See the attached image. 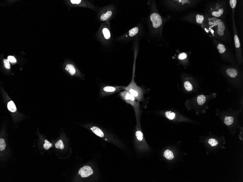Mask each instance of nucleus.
<instances>
[{
    "mask_svg": "<svg viewBox=\"0 0 243 182\" xmlns=\"http://www.w3.org/2000/svg\"><path fill=\"white\" fill-rule=\"evenodd\" d=\"M184 85L185 88L188 91H190L193 89V86L189 81H185L184 83Z\"/></svg>",
    "mask_w": 243,
    "mask_h": 182,
    "instance_id": "4be33fe9",
    "label": "nucleus"
},
{
    "mask_svg": "<svg viewBox=\"0 0 243 182\" xmlns=\"http://www.w3.org/2000/svg\"><path fill=\"white\" fill-rule=\"evenodd\" d=\"M3 62L5 68L7 69H9L10 68V65L9 64V61L8 60L6 59H4Z\"/></svg>",
    "mask_w": 243,
    "mask_h": 182,
    "instance_id": "c756f323",
    "label": "nucleus"
},
{
    "mask_svg": "<svg viewBox=\"0 0 243 182\" xmlns=\"http://www.w3.org/2000/svg\"><path fill=\"white\" fill-rule=\"evenodd\" d=\"M124 86L106 85L100 88V95L105 97L112 95L123 89Z\"/></svg>",
    "mask_w": 243,
    "mask_h": 182,
    "instance_id": "6e6552de",
    "label": "nucleus"
},
{
    "mask_svg": "<svg viewBox=\"0 0 243 182\" xmlns=\"http://www.w3.org/2000/svg\"><path fill=\"white\" fill-rule=\"evenodd\" d=\"M90 129L97 136L100 137H104V132L101 129L96 126H93L90 128Z\"/></svg>",
    "mask_w": 243,
    "mask_h": 182,
    "instance_id": "f8f14e48",
    "label": "nucleus"
},
{
    "mask_svg": "<svg viewBox=\"0 0 243 182\" xmlns=\"http://www.w3.org/2000/svg\"><path fill=\"white\" fill-rule=\"evenodd\" d=\"M230 8L232 10H236V7L237 4V0H229Z\"/></svg>",
    "mask_w": 243,
    "mask_h": 182,
    "instance_id": "5701e85b",
    "label": "nucleus"
},
{
    "mask_svg": "<svg viewBox=\"0 0 243 182\" xmlns=\"http://www.w3.org/2000/svg\"><path fill=\"white\" fill-rule=\"evenodd\" d=\"M65 69L71 76L74 75L76 72L75 67L72 64H67Z\"/></svg>",
    "mask_w": 243,
    "mask_h": 182,
    "instance_id": "ddd939ff",
    "label": "nucleus"
},
{
    "mask_svg": "<svg viewBox=\"0 0 243 182\" xmlns=\"http://www.w3.org/2000/svg\"><path fill=\"white\" fill-rule=\"evenodd\" d=\"M70 1L72 3L74 4H79L81 2V0H70Z\"/></svg>",
    "mask_w": 243,
    "mask_h": 182,
    "instance_id": "2f4dec72",
    "label": "nucleus"
},
{
    "mask_svg": "<svg viewBox=\"0 0 243 182\" xmlns=\"http://www.w3.org/2000/svg\"><path fill=\"white\" fill-rule=\"evenodd\" d=\"M135 59L134 60V67L133 68L132 78L129 84L126 87H124L123 89L128 92L132 95L136 100L139 102L142 101L143 99V92L142 89L138 86L134 81L135 72Z\"/></svg>",
    "mask_w": 243,
    "mask_h": 182,
    "instance_id": "39448f33",
    "label": "nucleus"
},
{
    "mask_svg": "<svg viewBox=\"0 0 243 182\" xmlns=\"http://www.w3.org/2000/svg\"><path fill=\"white\" fill-rule=\"evenodd\" d=\"M205 19V13L193 12L188 13L183 17L182 19L196 25H201L204 23Z\"/></svg>",
    "mask_w": 243,
    "mask_h": 182,
    "instance_id": "0eeeda50",
    "label": "nucleus"
},
{
    "mask_svg": "<svg viewBox=\"0 0 243 182\" xmlns=\"http://www.w3.org/2000/svg\"><path fill=\"white\" fill-rule=\"evenodd\" d=\"M149 19L151 23V30L154 32V34L161 36L166 19L159 14L155 6H154V9L151 10Z\"/></svg>",
    "mask_w": 243,
    "mask_h": 182,
    "instance_id": "7ed1b4c3",
    "label": "nucleus"
},
{
    "mask_svg": "<svg viewBox=\"0 0 243 182\" xmlns=\"http://www.w3.org/2000/svg\"><path fill=\"white\" fill-rule=\"evenodd\" d=\"M102 33L106 39H109L111 38V34L108 28H104L102 30Z\"/></svg>",
    "mask_w": 243,
    "mask_h": 182,
    "instance_id": "a211bd4d",
    "label": "nucleus"
},
{
    "mask_svg": "<svg viewBox=\"0 0 243 182\" xmlns=\"http://www.w3.org/2000/svg\"><path fill=\"white\" fill-rule=\"evenodd\" d=\"M234 122V118L232 116H226L225 119V123L227 125L229 126L232 125Z\"/></svg>",
    "mask_w": 243,
    "mask_h": 182,
    "instance_id": "aec40b11",
    "label": "nucleus"
},
{
    "mask_svg": "<svg viewBox=\"0 0 243 182\" xmlns=\"http://www.w3.org/2000/svg\"><path fill=\"white\" fill-rule=\"evenodd\" d=\"M79 174L83 178H87L93 173V171L90 166H85L81 168L79 171Z\"/></svg>",
    "mask_w": 243,
    "mask_h": 182,
    "instance_id": "9d476101",
    "label": "nucleus"
},
{
    "mask_svg": "<svg viewBox=\"0 0 243 182\" xmlns=\"http://www.w3.org/2000/svg\"><path fill=\"white\" fill-rule=\"evenodd\" d=\"M232 27L233 29V34H234V42L235 49H236L237 55L241 54V45L240 41L239 39L237 29L236 26V22L235 20V12L232 11Z\"/></svg>",
    "mask_w": 243,
    "mask_h": 182,
    "instance_id": "1a4fd4ad",
    "label": "nucleus"
},
{
    "mask_svg": "<svg viewBox=\"0 0 243 182\" xmlns=\"http://www.w3.org/2000/svg\"><path fill=\"white\" fill-rule=\"evenodd\" d=\"M228 6V1L225 0L208 1L206 4L205 13L213 17L224 19Z\"/></svg>",
    "mask_w": 243,
    "mask_h": 182,
    "instance_id": "f03ea898",
    "label": "nucleus"
},
{
    "mask_svg": "<svg viewBox=\"0 0 243 182\" xmlns=\"http://www.w3.org/2000/svg\"><path fill=\"white\" fill-rule=\"evenodd\" d=\"M7 108L9 111L12 112H15L16 111V107L12 101H10L7 104Z\"/></svg>",
    "mask_w": 243,
    "mask_h": 182,
    "instance_id": "dca6fc26",
    "label": "nucleus"
},
{
    "mask_svg": "<svg viewBox=\"0 0 243 182\" xmlns=\"http://www.w3.org/2000/svg\"><path fill=\"white\" fill-rule=\"evenodd\" d=\"M113 15V12L111 10H109L106 13L101 15L100 17V19L101 21H105L109 19Z\"/></svg>",
    "mask_w": 243,
    "mask_h": 182,
    "instance_id": "4468645a",
    "label": "nucleus"
},
{
    "mask_svg": "<svg viewBox=\"0 0 243 182\" xmlns=\"http://www.w3.org/2000/svg\"><path fill=\"white\" fill-rule=\"evenodd\" d=\"M167 7L175 11H182L195 6L201 1L200 0H171L163 1Z\"/></svg>",
    "mask_w": 243,
    "mask_h": 182,
    "instance_id": "20e7f679",
    "label": "nucleus"
},
{
    "mask_svg": "<svg viewBox=\"0 0 243 182\" xmlns=\"http://www.w3.org/2000/svg\"><path fill=\"white\" fill-rule=\"evenodd\" d=\"M206 98L204 95H201L198 97L197 99L198 103L200 105H202L205 102Z\"/></svg>",
    "mask_w": 243,
    "mask_h": 182,
    "instance_id": "6ab92c4d",
    "label": "nucleus"
},
{
    "mask_svg": "<svg viewBox=\"0 0 243 182\" xmlns=\"http://www.w3.org/2000/svg\"><path fill=\"white\" fill-rule=\"evenodd\" d=\"M164 155L167 159L172 160L174 158L173 153L169 150H166L164 152Z\"/></svg>",
    "mask_w": 243,
    "mask_h": 182,
    "instance_id": "f3484780",
    "label": "nucleus"
},
{
    "mask_svg": "<svg viewBox=\"0 0 243 182\" xmlns=\"http://www.w3.org/2000/svg\"><path fill=\"white\" fill-rule=\"evenodd\" d=\"M187 57V54L185 53H181L179 54L178 58L179 60L182 61L186 59Z\"/></svg>",
    "mask_w": 243,
    "mask_h": 182,
    "instance_id": "a878e982",
    "label": "nucleus"
},
{
    "mask_svg": "<svg viewBox=\"0 0 243 182\" xmlns=\"http://www.w3.org/2000/svg\"><path fill=\"white\" fill-rule=\"evenodd\" d=\"M55 147L57 149H60L62 150L64 149V145L62 141L60 140L56 142L55 144Z\"/></svg>",
    "mask_w": 243,
    "mask_h": 182,
    "instance_id": "b1692460",
    "label": "nucleus"
},
{
    "mask_svg": "<svg viewBox=\"0 0 243 182\" xmlns=\"http://www.w3.org/2000/svg\"><path fill=\"white\" fill-rule=\"evenodd\" d=\"M44 142L45 144H43V148L46 150H48L50 147H52V144L50 143L47 140H45Z\"/></svg>",
    "mask_w": 243,
    "mask_h": 182,
    "instance_id": "cd10ccee",
    "label": "nucleus"
},
{
    "mask_svg": "<svg viewBox=\"0 0 243 182\" xmlns=\"http://www.w3.org/2000/svg\"><path fill=\"white\" fill-rule=\"evenodd\" d=\"M8 60L9 62H12V63H15L16 61V59L13 56H9L8 57Z\"/></svg>",
    "mask_w": 243,
    "mask_h": 182,
    "instance_id": "7c9ffc66",
    "label": "nucleus"
},
{
    "mask_svg": "<svg viewBox=\"0 0 243 182\" xmlns=\"http://www.w3.org/2000/svg\"><path fill=\"white\" fill-rule=\"evenodd\" d=\"M226 75L230 78H235L237 77L239 74L238 71L235 68H228L226 71Z\"/></svg>",
    "mask_w": 243,
    "mask_h": 182,
    "instance_id": "9b49d317",
    "label": "nucleus"
},
{
    "mask_svg": "<svg viewBox=\"0 0 243 182\" xmlns=\"http://www.w3.org/2000/svg\"><path fill=\"white\" fill-rule=\"evenodd\" d=\"M166 117L169 120H173L175 118V114L171 111H167L165 113Z\"/></svg>",
    "mask_w": 243,
    "mask_h": 182,
    "instance_id": "412c9836",
    "label": "nucleus"
},
{
    "mask_svg": "<svg viewBox=\"0 0 243 182\" xmlns=\"http://www.w3.org/2000/svg\"><path fill=\"white\" fill-rule=\"evenodd\" d=\"M6 146L4 140L2 138L0 139V151H2L4 150Z\"/></svg>",
    "mask_w": 243,
    "mask_h": 182,
    "instance_id": "bb28decb",
    "label": "nucleus"
},
{
    "mask_svg": "<svg viewBox=\"0 0 243 182\" xmlns=\"http://www.w3.org/2000/svg\"><path fill=\"white\" fill-rule=\"evenodd\" d=\"M120 95L122 100L132 106L134 109L137 120L138 118L139 119L140 112L139 102L132 95L125 90L121 92L120 93Z\"/></svg>",
    "mask_w": 243,
    "mask_h": 182,
    "instance_id": "423d86ee",
    "label": "nucleus"
},
{
    "mask_svg": "<svg viewBox=\"0 0 243 182\" xmlns=\"http://www.w3.org/2000/svg\"><path fill=\"white\" fill-rule=\"evenodd\" d=\"M205 14V21L201 26L205 33L212 39L229 42L230 34L224 20L213 17L206 13Z\"/></svg>",
    "mask_w": 243,
    "mask_h": 182,
    "instance_id": "f257e3e1",
    "label": "nucleus"
},
{
    "mask_svg": "<svg viewBox=\"0 0 243 182\" xmlns=\"http://www.w3.org/2000/svg\"><path fill=\"white\" fill-rule=\"evenodd\" d=\"M139 27H134L132 29H130L129 31L128 35L130 37H133L139 33Z\"/></svg>",
    "mask_w": 243,
    "mask_h": 182,
    "instance_id": "2eb2a0df",
    "label": "nucleus"
},
{
    "mask_svg": "<svg viewBox=\"0 0 243 182\" xmlns=\"http://www.w3.org/2000/svg\"><path fill=\"white\" fill-rule=\"evenodd\" d=\"M208 142L209 144H210L212 147L216 146L218 144L217 141L214 138H210Z\"/></svg>",
    "mask_w": 243,
    "mask_h": 182,
    "instance_id": "c85d7f7f",
    "label": "nucleus"
},
{
    "mask_svg": "<svg viewBox=\"0 0 243 182\" xmlns=\"http://www.w3.org/2000/svg\"><path fill=\"white\" fill-rule=\"evenodd\" d=\"M135 134L137 139L140 141H141L143 139V134L140 130H137Z\"/></svg>",
    "mask_w": 243,
    "mask_h": 182,
    "instance_id": "393cba45",
    "label": "nucleus"
}]
</instances>
